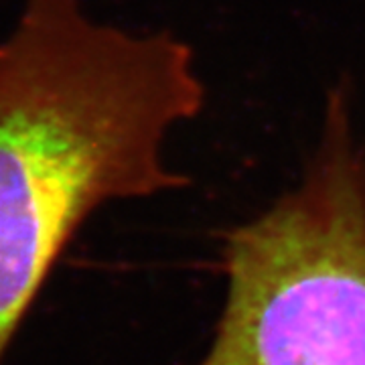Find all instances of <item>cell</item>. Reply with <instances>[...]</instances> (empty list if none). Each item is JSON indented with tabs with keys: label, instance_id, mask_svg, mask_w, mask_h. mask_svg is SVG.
<instances>
[{
	"label": "cell",
	"instance_id": "6da1fadb",
	"mask_svg": "<svg viewBox=\"0 0 365 365\" xmlns=\"http://www.w3.org/2000/svg\"><path fill=\"white\" fill-rule=\"evenodd\" d=\"M205 106L191 47L22 0L0 39V359L77 230L112 201L181 189L167 136Z\"/></svg>",
	"mask_w": 365,
	"mask_h": 365
},
{
	"label": "cell",
	"instance_id": "7a4b0ae2",
	"mask_svg": "<svg viewBox=\"0 0 365 365\" xmlns=\"http://www.w3.org/2000/svg\"><path fill=\"white\" fill-rule=\"evenodd\" d=\"M225 304L197 365H365V149L329 91L302 183L230 232Z\"/></svg>",
	"mask_w": 365,
	"mask_h": 365
}]
</instances>
